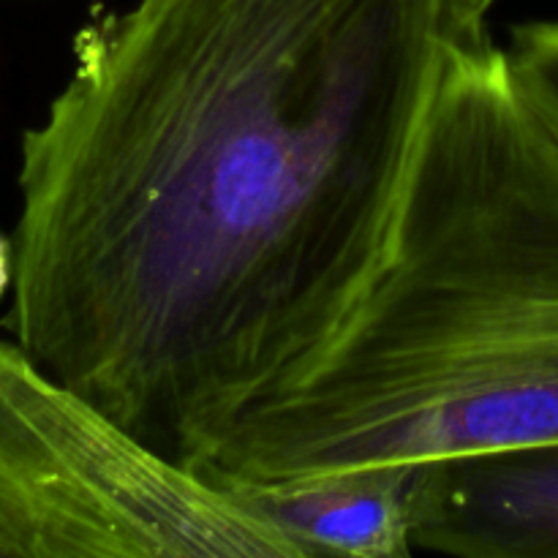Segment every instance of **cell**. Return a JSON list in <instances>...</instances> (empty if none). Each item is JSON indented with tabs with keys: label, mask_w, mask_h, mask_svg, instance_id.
Here are the masks:
<instances>
[{
	"label": "cell",
	"mask_w": 558,
	"mask_h": 558,
	"mask_svg": "<svg viewBox=\"0 0 558 558\" xmlns=\"http://www.w3.org/2000/svg\"><path fill=\"white\" fill-rule=\"evenodd\" d=\"M178 556L300 558L223 490L0 341V558Z\"/></svg>",
	"instance_id": "3957f363"
},
{
	"label": "cell",
	"mask_w": 558,
	"mask_h": 558,
	"mask_svg": "<svg viewBox=\"0 0 558 558\" xmlns=\"http://www.w3.org/2000/svg\"><path fill=\"white\" fill-rule=\"evenodd\" d=\"M14 281V248L5 238H0V298Z\"/></svg>",
	"instance_id": "52a82bcc"
},
{
	"label": "cell",
	"mask_w": 558,
	"mask_h": 558,
	"mask_svg": "<svg viewBox=\"0 0 558 558\" xmlns=\"http://www.w3.org/2000/svg\"><path fill=\"white\" fill-rule=\"evenodd\" d=\"M507 58L529 107L558 145V16L512 27Z\"/></svg>",
	"instance_id": "8992f818"
},
{
	"label": "cell",
	"mask_w": 558,
	"mask_h": 558,
	"mask_svg": "<svg viewBox=\"0 0 558 558\" xmlns=\"http://www.w3.org/2000/svg\"><path fill=\"white\" fill-rule=\"evenodd\" d=\"M414 550L558 558V441L423 463Z\"/></svg>",
	"instance_id": "277c9868"
},
{
	"label": "cell",
	"mask_w": 558,
	"mask_h": 558,
	"mask_svg": "<svg viewBox=\"0 0 558 558\" xmlns=\"http://www.w3.org/2000/svg\"><path fill=\"white\" fill-rule=\"evenodd\" d=\"M558 441V145L488 36L461 44L396 240L343 330L199 477L278 480Z\"/></svg>",
	"instance_id": "7a4b0ae2"
},
{
	"label": "cell",
	"mask_w": 558,
	"mask_h": 558,
	"mask_svg": "<svg viewBox=\"0 0 558 558\" xmlns=\"http://www.w3.org/2000/svg\"><path fill=\"white\" fill-rule=\"evenodd\" d=\"M420 477L423 463H371L278 480H202L276 529L300 558H407Z\"/></svg>",
	"instance_id": "5b68a950"
},
{
	"label": "cell",
	"mask_w": 558,
	"mask_h": 558,
	"mask_svg": "<svg viewBox=\"0 0 558 558\" xmlns=\"http://www.w3.org/2000/svg\"><path fill=\"white\" fill-rule=\"evenodd\" d=\"M466 0H136L22 136L9 327L196 472L385 267Z\"/></svg>",
	"instance_id": "6da1fadb"
}]
</instances>
